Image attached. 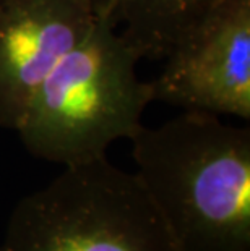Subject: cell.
<instances>
[{
    "instance_id": "6da1fadb",
    "label": "cell",
    "mask_w": 250,
    "mask_h": 251,
    "mask_svg": "<svg viewBox=\"0 0 250 251\" xmlns=\"http://www.w3.org/2000/svg\"><path fill=\"white\" fill-rule=\"evenodd\" d=\"M135 177L182 251H250V128L182 110L130 140Z\"/></svg>"
},
{
    "instance_id": "7a4b0ae2",
    "label": "cell",
    "mask_w": 250,
    "mask_h": 251,
    "mask_svg": "<svg viewBox=\"0 0 250 251\" xmlns=\"http://www.w3.org/2000/svg\"><path fill=\"white\" fill-rule=\"evenodd\" d=\"M138 62L111 18L98 17L29 100L15 130L26 151L70 167L106 157L117 141H130L154 102L151 81L137 73Z\"/></svg>"
},
{
    "instance_id": "3957f363",
    "label": "cell",
    "mask_w": 250,
    "mask_h": 251,
    "mask_svg": "<svg viewBox=\"0 0 250 251\" xmlns=\"http://www.w3.org/2000/svg\"><path fill=\"white\" fill-rule=\"evenodd\" d=\"M0 251H182L134 172L108 157L63 167L20 198Z\"/></svg>"
},
{
    "instance_id": "277c9868",
    "label": "cell",
    "mask_w": 250,
    "mask_h": 251,
    "mask_svg": "<svg viewBox=\"0 0 250 251\" xmlns=\"http://www.w3.org/2000/svg\"><path fill=\"white\" fill-rule=\"evenodd\" d=\"M154 102L250 120V0H226L164 57Z\"/></svg>"
},
{
    "instance_id": "5b68a950",
    "label": "cell",
    "mask_w": 250,
    "mask_h": 251,
    "mask_svg": "<svg viewBox=\"0 0 250 251\" xmlns=\"http://www.w3.org/2000/svg\"><path fill=\"white\" fill-rule=\"evenodd\" d=\"M96 20L88 0H0V128L17 130L36 91Z\"/></svg>"
},
{
    "instance_id": "8992f818",
    "label": "cell",
    "mask_w": 250,
    "mask_h": 251,
    "mask_svg": "<svg viewBox=\"0 0 250 251\" xmlns=\"http://www.w3.org/2000/svg\"><path fill=\"white\" fill-rule=\"evenodd\" d=\"M222 2L226 0H117L109 18L140 60H159Z\"/></svg>"
},
{
    "instance_id": "52a82bcc",
    "label": "cell",
    "mask_w": 250,
    "mask_h": 251,
    "mask_svg": "<svg viewBox=\"0 0 250 251\" xmlns=\"http://www.w3.org/2000/svg\"><path fill=\"white\" fill-rule=\"evenodd\" d=\"M98 17H111L117 0H88Z\"/></svg>"
}]
</instances>
